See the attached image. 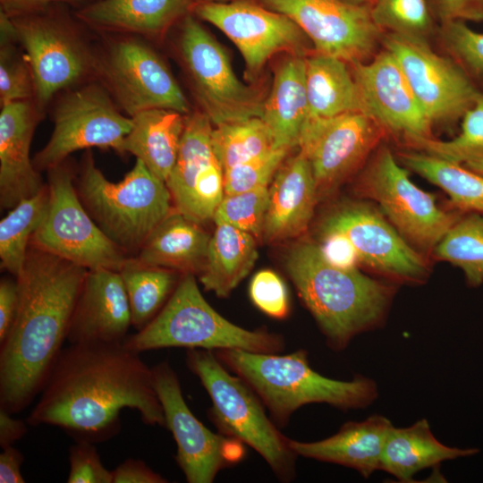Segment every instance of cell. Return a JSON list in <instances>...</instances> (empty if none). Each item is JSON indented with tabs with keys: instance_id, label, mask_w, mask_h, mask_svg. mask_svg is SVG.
Masks as SVG:
<instances>
[{
	"instance_id": "cell-45",
	"label": "cell",
	"mask_w": 483,
	"mask_h": 483,
	"mask_svg": "<svg viewBox=\"0 0 483 483\" xmlns=\"http://www.w3.org/2000/svg\"><path fill=\"white\" fill-rule=\"evenodd\" d=\"M68 483H113L112 470L102 463L91 442L76 441L69 450Z\"/></svg>"
},
{
	"instance_id": "cell-15",
	"label": "cell",
	"mask_w": 483,
	"mask_h": 483,
	"mask_svg": "<svg viewBox=\"0 0 483 483\" xmlns=\"http://www.w3.org/2000/svg\"><path fill=\"white\" fill-rule=\"evenodd\" d=\"M165 427L177 446L175 461L189 483H212L222 470L244 456L243 444L214 433L188 407L176 372L167 360L152 367Z\"/></svg>"
},
{
	"instance_id": "cell-37",
	"label": "cell",
	"mask_w": 483,
	"mask_h": 483,
	"mask_svg": "<svg viewBox=\"0 0 483 483\" xmlns=\"http://www.w3.org/2000/svg\"><path fill=\"white\" fill-rule=\"evenodd\" d=\"M211 144L224 173L275 148L272 135L260 117L214 126Z\"/></svg>"
},
{
	"instance_id": "cell-2",
	"label": "cell",
	"mask_w": 483,
	"mask_h": 483,
	"mask_svg": "<svg viewBox=\"0 0 483 483\" xmlns=\"http://www.w3.org/2000/svg\"><path fill=\"white\" fill-rule=\"evenodd\" d=\"M88 269L30 245L19 301L0 343V408L12 414L42 391L62 352Z\"/></svg>"
},
{
	"instance_id": "cell-32",
	"label": "cell",
	"mask_w": 483,
	"mask_h": 483,
	"mask_svg": "<svg viewBox=\"0 0 483 483\" xmlns=\"http://www.w3.org/2000/svg\"><path fill=\"white\" fill-rule=\"evenodd\" d=\"M257 258L255 236L227 224H216L199 281L207 291L225 298L250 272Z\"/></svg>"
},
{
	"instance_id": "cell-35",
	"label": "cell",
	"mask_w": 483,
	"mask_h": 483,
	"mask_svg": "<svg viewBox=\"0 0 483 483\" xmlns=\"http://www.w3.org/2000/svg\"><path fill=\"white\" fill-rule=\"evenodd\" d=\"M49 196L48 186L45 185L12 208L0 221L1 268L15 276L21 272L32 236L47 215Z\"/></svg>"
},
{
	"instance_id": "cell-38",
	"label": "cell",
	"mask_w": 483,
	"mask_h": 483,
	"mask_svg": "<svg viewBox=\"0 0 483 483\" xmlns=\"http://www.w3.org/2000/svg\"><path fill=\"white\" fill-rule=\"evenodd\" d=\"M411 147L443 159L463 164L483 157V91L461 120L460 132L450 140H422Z\"/></svg>"
},
{
	"instance_id": "cell-53",
	"label": "cell",
	"mask_w": 483,
	"mask_h": 483,
	"mask_svg": "<svg viewBox=\"0 0 483 483\" xmlns=\"http://www.w3.org/2000/svg\"><path fill=\"white\" fill-rule=\"evenodd\" d=\"M462 165L474 172L483 174V157L472 158Z\"/></svg>"
},
{
	"instance_id": "cell-27",
	"label": "cell",
	"mask_w": 483,
	"mask_h": 483,
	"mask_svg": "<svg viewBox=\"0 0 483 483\" xmlns=\"http://www.w3.org/2000/svg\"><path fill=\"white\" fill-rule=\"evenodd\" d=\"M211 235L202 225L175 208L152 231L137 257V262L199 275L206 263Z\"/></svg>"
},
{
	"instance_id": "cell-17",
	"label": "cell",
	"mask_w": 483,
	"mask_h": 483,
	"mask_svg": "<svg viewBox=\"0 0 483 483\" xmlns=\"http://www.w3.org/2000/svg\"><path fill=\"white\" fill-rule=\"evenodd\" d=\"M191 13L219 29L239 49L250 76L274 55L306 56L307 36L288 16L250 0L200 3Z\"/></svg>"
},
{
	"instance_id": "cell-29",
	"label": "cell",
	"mask_w": 483,
	"mask_h": 483,
	"mask_svg": "<svg viewBox=\"0 0 483 483\" xmlns=\"http://www.w3.org/2000/svg\"><path fill=\"white\" fill-rule=\"evenodd\" d=\"M185 118L186 114L165 108L136 114L123 141V154L135 156L165 182L178 157Z\"/></svg>"
},
{
	"instance_id": "cell-6",
	"label": "cell",
	"mask_w": 483,
	"mask_h": 483,
	"mask_svg": "<svg viewBox=\"0 0 483 483\" xmlns=\"http://www.w3.org/2000/svg\"><path fill=\"white\" fill-rule=\"evenodd\" d=\"M79 197L96 224L123 251L138 252L173 211L166 183L139 159L118 182L106 179L88 149L80 164Z\"/></svg>"
},
{
	"instance_id": "cell-18",
	"label": "cell",
	"mask_w": 483,
	"mask_h": 483,
	"mask_svg": "<svg viewBox=\"0 0 483 483\" xmlns=\"http://www.w3.org/2000/svg\"><path fill=\"white\" fill-rule=\"evenodd\" d=\"M386 133L372 117L362 112L309 118L298 148L310 164L318 199L356 171Z\"/></svg>"
},
{
	"instance_id": "cell-19",
	"label": "cell",
	"mask_w": 483,
	"mask_h": 483,
	"mask_svg": "<svg viewBox=\"0 0 483 483\" xmlns=\"http://www.w3.org/2000/svg\"><path fill=\"white\" fill-rule=\"evenodd\" d=\"M329 231L344 235L358 260L377 273L411 284L428 276L422 255L382 215L365 204H348L331 212L321 225V232Z\"/></svg>"
},
{
	"instance_id": "cell-7",
	"label": "cell",
	"mask_w": 483,
	"mask_h": 483,
	"mask_svg": "<svg viewBox=\"0 0 483 483\" xmlns=\"http://www.w3.org/2000/svg\"><path fill=\"white\" fill-rule=\"evenodd\" d=\"M186 364L210 397L208 417L218 432L255 450L279 480L292 481L298 456L255 392L212 351L188 349Z\"/></svg>"
},
{
	"instance_id": "cell-13",
	"label": "cell",
	"mask_w": 483,
	"mask_h": 483,
	"mask_svg": "<svg viewBox=\"0 0 483 483\" xmlns=\"http://www.w3.org/2000/svg\"><path fill=\"white\" fill-rule=\"evenodd\" d=\"M357 191L376 201L410 244L426 251H432L461 217L440 208L434 195L417 187L386 146L377 148Z\"/></svg>"
},
{
	"instance_id": "cell-49",
	"label": "cell",
	"mask_w": 483,
	"mask_h": 483,
	"mask_svg": "<svg viewBox=\"0 0 483 483\" xmlns=\"http://www.w3.org/2000/svg\"><path fill=\"white\" fill-rule=\"evenodd\" d=\"M19 301L17 280L2 278L0 282V343L13 323Z\"/></svg>"
},
{
	"instance_id": "cell-43",
	"label": "cell",
	"mask_w": 483,
	"mask_h": 483,
	"mask_svg": "<svg viewBox=\"0 0 483 483\" xmlns=\"http://www.w3.org/2000/svg\"><path fill=\"white\" fill-rule=\"evenodd\" d=\"M290 149L274 148L239 164L225 173V195H233L268 186Z\"/></svg>"
},
{
	"instance_id": "cell-46",
	"label": "cell",
	"mask_w": 483,
	"mask_h": 483,
	"mask_svg": "<svg viewBox=\"0 0 483 483\" xmlns=\"http://www.w3.org/2000/svg\"><path fill=\"white\" fill-rule=\"evenodd\" d=\"M322 243L319 245L326 259L340 267H356L357 255L347 238L337 232H321Z\"/></svg>"
},
{
	"instance_id": "cell-21",
	"label": "cell",
	"mask_w": 483,
	"mask_h": 483,
	"mask_svg": "<svg viewBox=\"0 0 483 483\" xmlns=\"http://www.w3.org/2000/svg\"><path fill=\"white\" fill-rule=\"evenodd\" d=\"M214 124L201 111L186 114L174 166L165 182L174 208L204 225L225 196V173L211 144Z\"/></svg>"
},
{
	"instance_id": "cell-26",
	"label": "cell",
	"mask_w": 483,
	"mask_h": 483,
	"mask_svg": "<svg viewBox=\"0 0 483 483\" xmlns=\"http://www.w3.org/2000/svg\"><path fill=\"white\" fill-rule=\"evenodd\" d=\"M394 425L374 414L362 421H348L333 436L315 442L289 440L297 456L335 463L357 470L368 479L379 470L389 430Z\"/></svg>"
},
{
	"instance_id": "cell-42",
	"label": "cell",
	"mask_w": 483,
	"mask_h": 483,
	"mask_svg": "<svg viewBox=\"0 0 483 483\" xmlns=\"http://www.w3.org/2000/svg\"><path fill=\"white\" fill-rule=\"evenodd\" d=\"M18 42L0 43L1 106L18 101L34 100L33 75L24 53L18 51Z\"/></svg>"
},
{
	"instance_id": "cell-14",
	"label": "cell",
	"mask_w": 483,
	"mask_h": 483,
	"mask_svg": "<svg viewBox=\"0 0 483 483\" xmlns=\"http://www.w3.org/2000/svg\"><path fill=\"white\" fill-rule=\"evenodd\" d=\"M382 45L396 59L432 125L453 126L483 91L450 56L427 38L385 32Z\"/></svg>"
},
{
	"instance_id": "cell-20",
	"label": "cell",
	"mask_w": 483,
	"mask_h": 483,
	"mask_svg": "<svg viewBox=\"0 0 483 483\" xmlns=\"http://www.w3.org/2000/svg\"><path fill=\"white\" fill-rule=\"evenodd\" d=\"M362 112L385 131L402 137L411 147L433 139L432 123L413 93L402 68L386 49L369 61L351 65Z\"/></svg>"
},
{
	"instance_id": "cell-24",
	"label": "cell",
	"mask_w": 483,
	"mask_h": 483,
	"mask_svg": "<svg viewBox=\"0 0 483 483\" xmlns=\"http://www.w3.org/2000/svg\"><path fill=\"white\" fill-rule=\"evenodd\" d=\"M318 200L310 164L299 150L284 161L270 182L263 237L277 242L303 233Z\"/></svg>"
},
{
	"instance_id": "cell-52",
	"label": "cell",
	"mask_w": 483,
	"mask_h": 483,
	"mask_svg": "<svg viewBox=\"0 0 483 483\" xmlns=\"http://www.w3.org/2000/svg\"><path fill=\"white\" fill-rule=\"evenodd\" d=\"M27 421L14 419L12 413L0 408V445L2 448L13 445L27 432Z\"/></svg>"
},
{
	"instance_id": "cell-31",
	"label": "cell",
	"mask_w": 483,
	"mask_h": 483,
	"mask_svg": "<svg viewBox=\"0 0 483 483\" xmlns=\"http://www.w3.org/2000/svg\"><path fill=\"white\" fill-rule=\"evenodd\" d=\"M305 81L309 119L362 112L358 85L345 61L318 53L305 56Z\"/></svg>"
},
{
	"instance_id": "cell-9",
	"label": "cell",
	"mask_w": 483,
	"mask_h": 483,
	"mask_svg": "<svg viewBox=\"0 0 483 483\" xmlns=\"http://www.w3.org/2000/svg\"><path fill=\"white\" fill-rule=\"evenodd\" d=\"M47 172L48 208L30 244L88 270L120 271L129 258L83 206L66 161Z\"/></svg>"
},
{
	"instance_id": "cell-36",
	"label": "cell",
	"mask_w": 483,
	"mask_h": 483,
	"mask_svg": "<svg viewBox=\"0 0 483 483\" xmlns=\"http://www.w3.org/2000/svg\"><path fill=\"white\" fill-rule=\"evenodd\" d=\"M436 258L450 262L464 274L467 284H483V214L468 212L450 227L432 250Z\"/></svg>"
},
{
	"instance_id": "cell-40",
	"label": "cell",
	"mask_w": 483,
	"mask_h": 483,
	"mask_svg": "<svg viewBox=\"0 0 483 483\" xmlns=\"http://www.w3.org/2000/svg\"><path fill=\"white\" fill-rule=\"evenodd\" d=\"M268 202V186L225 195L214 214L215 224H227L255 237L262 235Z\"/></svg>"
},
{
	"instance_id": "cell-41",
	"label": "cell",
	"mask_w": 483,
	"mask_h": 483,
	"mask_svg": "<svg viewBox=\"0 0 483 483\" xmlns=\"http://www.w3.org/2000/svg\"><path fill=\"white\" fill-rule=\"evenodd\" d=\"M439 38L447 55L479 86L483 82V32L462 21H442Z\"/></svg>"
},
{
	"instance_id": "cell-33",
	"label": "cell",
	"mask_w": 483,
	"mask_h": 483,
	"mask_svg": "<svg viewBox=\"0 0 483 483\" xmlns=\"http://www.w3.org/2000/svg\"><path fill=\"white\" fill-rule=\"evenodd\" d=\"M397 159L445 191L457 209L483 214V174L423 151H401Z\"/></svg>"
},
{
	"instance_id": "cell-28",
	"label": "cell",
	"mask_w": 483,
	"mask_h": 483,
	"mask_svg": "<svg viewBox=\"0 0 483 483\" xmlns=\"http://www.w3.org/2000/svg\"><path fill=\"white\" fill-rule=\"evenodd\" d=\"M260 118L272 135L275 148L298 147L309 120L305 56L290 55L277 66Z\"/></svg>"
},
{
	"instance_id": "cell-54",
	"label": "cell",
	"mask_w": 483,
	"mask_h": 483,
	"mask_svg": "<svg viewBox=\"0 0 483 483\" xmlns=\"http://www.w3.org/2000/svg\"><path fill=\"white\" fill-rule=\"evenodd\" d=\"M346 3L358 4V5H369L371 6L377 0H342Z\"/></svg>"
},
{
	"instance_id": "cell-11",
	"label": "cell",
	"mask_w": 483,
	"mask_h": 483,
	"mask_svg": "<svg viewBox=\"0 0 483 483\" xmlns=\"http://www.w3.org/2000/svg\"><path fill=\"white\" fill-rule=\"evenodd\" d=\"M97 54L95 75L127 116L151 108L191 113L188 99L162 57L140 37L119 34Z\"/></svg>"
},
{
	"instance_id": "cell-55",
	"label": "cell",
	"mask_w": 483,
	"mask_h": 483,
	"mask_svg": "<svg viewBox=\"0 0 483 483\" xmlns=\"http://www.w3.org/2000/svg\"><path fill=\"white\" fill-rule=\"evenodd\" d=\"M231 1L234 0H191L193 6L200 3H227Z\"/></svg>"
},
{
	"instance_id": "cell-25",
	"label": "cell",
	"mask_w": 483,
	"mask_h": 483,
	"mask_svg": "<svg viewBox=\"0 0 483 483\" xmlns=\"http://www.w3.org/2000/svg\"><path fill=\"white\" fill-rule=\"evenodd\" d=\"M191 0H95L74 12L90 29L155 38L191 13Z\"/></svg>"
},
{
	"instance_id": "cell-16",
	"label": "cell",
	"mask_w": 483,
	"mask_h": 483,
	"mask_svg": "<svg viewBox=\"0 0 483 483\" xmlns=\"http://www.w3.org/2000/svg\"><path fill=\"white\" fill-rule=\"evenodd\" d=\"M291 18L310 39L316 53L350 65L369 61L385 32L375 23L371 6L342 0H259Z\"/></svg>"
},
{
	"instance_id": "cell-48",
	"label": "cell",
	"mask_w": 483,
	"mask_h": 483,
	"mask_svg": "<svg viewBox=\"0 0 483 483\" xmlns=\"http://www.w3.org/2000/svg\"><path fill=\"white\" fill-rule=\"evenodd\" d=\"M113 483H166L168 480L151 470L143 461L127 459L112 470Z\"/></svg>"
},
{
	"instance_id": "cell-22",
	"label": "cell",
	"mask_w": 483,
	"mask_h": 483,
	"mask_svg": "<svg viewBox=\"0 0 483 483\" xmlns=\"http://www.w3.org/2000/svg\"><path fill=\"white\" fill-rule=\"evenodd\" d=\"M130 326L131 309L121 273L88 270L72 317L68 343H123Z\"/></svg>"
},
{
	"instance_id": "cell-4",
	"label": "cell",
	"mask_w": 483,
	"mask_h": 483,
	"mask_svg": "<svg viewBox=\"0 0 483 483\" xmlns=\"http://www.w3.org/2000/svg\"><path fill=\"white\" fill-rule=\"evenodd\" d=\"M227 369L241 377L258 396L272 420L285 426L295 411L309 403H326L342 411L365 409L378 396L377 383L356 375L343 381L314 370L308 352L288 354L242 350L214 352Z\"/></svg>"
},
{
	"instance_id": "cell-1",
	"label": "cell",
	"mask_w": 483,
	"mask_h": 483,
	"mask_svg": "<svg viewBox=\"0 0 483 483\" xmlns=\"http://www.w3.org/2000/svg\"><path fill=\"white\" fill-rule=\"evenodd\" d=\"M40 393L27 423L59 427L76 441L112 436L125 408L136 410L147 425L165 427L152 368L123 343L70 344Z\"/></svg>"
},
{
	"instance_id": "cell-39",
	"label": "cell",
	"mask_w": 483,
	"mask_h": 483,
	"mask_svg": "<svg viewBox=\"0 0 483 483\" xmlns=\"http://www.w3.org/2000/svg\"><path fill=\"white\" fill-rule=\"evenodd\" d=\"M370 10L384 32L427 38L434 29L427 0H377Z\"/></svg>"
},
{
	"instance_id": "cell-5",
	"label": "cell",
	"mask_w": 483,
	"mask_h": 483,
	"mask_svg": "<svg viewBox=\"0 0 483 483\" xmlns=\"http://www.w3.org/2000/svg\"><path fill=\"white\" fill-rule=\"evenodd\" d=\"M123 343L138 353L168 347L281 353L285 347L281 335L246 329L220 315L201 294L193 274H184L161 311Z\"/></svg>"
},
{
	"instance_id": "cell-50",
	"label": "cell",
	"mask_w": 483,
	"mask_h": 483,
	"mask_svg": "<svg viewBox=\"0 0 483 483\" xmlns=\"http://www.w3.org/2000/svg\"><path fill=\"white\" fill-rule=\"evenodd\" d=\"M95 0H0V11L16 17L41 11L55 4H74Z\"/></svg>"
},
{
	"instance_id": "cell-51",
	"label": "cell",
	"mask_w": 483,
	"mask_h": 483,
	"mask_svg": "<svg viewBox=\"0 0 483 483\" xmlns=\"http://www.w3.org/2000/svg\"><path fill=\"white\" fill-rule=\"evenodd\" d=\"M23 461V454L13 445L3 448L0 453V482L24 483L21 472Z\"/></svg>"
},
{
	"instance_id": "cell-12",
	"label": "cell",
	"mask_w": 483,
	"mask_h": 483,
	"mask_svg": "<svg viewBox=\"0 0 483 483\" xmlns=\"http://www.w3.org/2000/svg\"><path fill=\"white\" fill-rule=\"evenodd\" d=\"M53 121L48 142L33 158L39 172L62 164L75 151L93 147L123 154V141L132 125L131 117L123 114L100 82L83 83L66 91L55 106Z\"/></svg>"
},
{
	"instance_id": "cell-10",
	"label": "cell",
	"mask_w": 483,
	"mask_h": 483,
	"mask_svg": "<svg viewBox=\"0 0 483 483\" xmlns=\"http://www.w3.org/2000/svg\"><path fill=\"white\" fill-rule=\"evenodd\" d=\"M180 24L179 53L201 112L214 126L261 117L264 100L238 79L220 43L192 13Z\"/></svg>"
},
{
	"instance_id": "cell-8",
	"label": "cell",
	"mask_w": 483,
	"mask_h": 483,
	"mask_svg": "<svg viewBox=\"0 0 483 483\" xmlns=\"http://www.w3.org/2000/svg\"><path fill=\"white\" fill-rule=\"evenodd\" d=\"M10 18L33 75L34 101L41 112L58 92L95 74L97 52L64 4Z\"/></svg>"
},
{
	"instance_id": "cell-3",
	"label": "cell",
	"mask_w": 483,
	"mask_h": 483,
	"mask_svg": "<svg viewBox=\"0 0 483 483\" xmlns=\"http://www.w3.org/2000/svg\"><path fill=\"white\" fill-rule=\"evenodd\" d=\"M285 268L297 294L335 352L347 348L358 335L385 320L394 289L357 269L330 263L319 245L294 244Z\"/></svg>"
},
{
	"instance_id": "cell-47",
	"label": "cell",
	"mask_w": 483,
	"mask_h": 483,
	"mask_svg": "<svg viewBox=\"0 0 483 483\" xmlns=\"http://www.w3.org/2000/svg\"><path fill=\"white\" fill-rule=\"evenodd\" d=\"M441 21H483V0H433Z\"/></svg>"
},
{
	"instance_id": "cell-30",
	"label": "cell",
	"mask_w": 483,
	"mask_h": 483,
	"mask_svg": "<svg viewBox=\"0 0 483 483\" xmlns=\"http://www.w3.org/2000/svg\"><path fill=\"white\" fill-rule=\"evenodd\" d=\"M476 448H457L444 445L433 435L426 419L407 428L392 427L383 449L380 470L399 481L411 482L419 471L442 462L471 456Z\"/></svg>"
},
{
	"instance_id": "cell-44",
	"label": "cell",
	"mask_w": 483,
	"mask_h": 483,
	"mask_svg": "<svg viewBox=\"0 0 483 483\" xmlns=\"http://www.w3.org/2000/svg\"><path fill=\"white\" fill-rule=\"evenodd\" d=\"M249 294L253 304L264 314L276 319L288 316L287 287L275 272L263 269L256 273L250 283Z\"/></svg>"
},
{
	"instance_id": "cell-23",
	"label": "cell",
	"mask_w": 483,
	"mask_h": 483,
	"mask_svg": "<svg viewBox=\"0 0 483 483\" xmlns=\"http://www.w3.org/2000/svg\"><path fill=\"white\" fill-rule=\"evenodd\" d=\"M41 111L34 100L13 102L0 112V205L7 209L45 185L30 157Z\"/></svg>"
},
{
	"instance_id": "cell-34",
	"label": "cell",
	"mask_w": 483,
	"mask_h": 483,
	"mask_svg": "<svg viewBox=\"0 0 483 483\" xmlns=\"http://www.w3.org/2000/svg\"><path fill=\"white\" fill-rule=\"evenodd\" d=\"M121 273L129 301L131 326L139 331L163 309L183 274L142 265L129 258Z\"/></svg>"
}]
</instances>
